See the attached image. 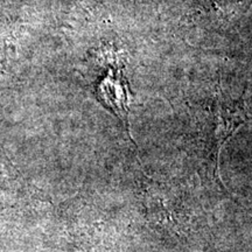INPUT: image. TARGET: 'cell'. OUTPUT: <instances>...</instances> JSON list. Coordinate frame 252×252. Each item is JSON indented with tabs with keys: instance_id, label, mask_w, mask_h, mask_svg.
<instances>
[{
	"instance_id": "obj_1",
	"label": "cell",
	"mask_w": 252,
	"mask_h": 252,
	"mask_svg": "<svg viewBox=\"0 0 252 252\" xmlns=\"http://www.w3.org/2000/svg\"><path fill=\"white\" fill-rule=\"evenodd\" d=\"M97 91H98V96L104 105L108 106L121 119L123 124L125 125L128 138L133 141L130 132V124H128L131 91L128 89L127 81L123 74V65L109 69L108 75L100 82Z\"/></svg>"
},
{
	"instance_id": "obj_2",
	"label": "cell",
	"mask_w": 252,
	"mask_h": 252,
	"mask_svg": "<svg viewBox=\"0 0 252 252\" xmlns=\"http://www.w3.org/2000/svg\"><path fill=\"white\" fill-rule=\"evenodd\" d=\"M216 117V143H217V160H219L220 149L225 141L231 137V134L243 124L245 121V116L243 110L238 105L230 108L229 105L222 104L220 98L216 103L215 109Z\"/></svg>"
}]
</instances>
